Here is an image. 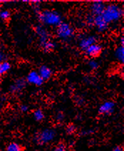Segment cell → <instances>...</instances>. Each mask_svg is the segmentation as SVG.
Instances as JSON below:
<instances>
[{
    "label": "cell",
    "mask_w": 124,
    "mask_h": 151,
    "mask_svg": "<svg viewBox=\"0 0 124 151\" xmlns=\"http://www.w3.org/2000/svg\"><path fill=\"white\" fill-rule=\"evenodd\" d=\"M106 5V4H105V2L101 1H96L91 2V4H90V7H89L91 16L96 17L101 15L103 10H104Z\"/></svg>",
    "instance_id": "ba28073f"
},
{
    "label": "cell",
    "mask_w": 124,
    "mask_h": 151,
    "mask_svg": "<svg viewBox=\"0 0 124 151\" xmlns=\"http://www.w3.org/2000/svg\"><path fill=\"white\" fill-rule=\"evenodd\" d=\"M120 46H124V38H123V37H121L120 38Z\"/></svg>",
    "instance_id": "484cf974"
},
{
    "label": "cell",
    "mask_w": 124,
    "mask_h": 151,
    "mask_svg": "<svg viewBox=\"0 0 124 151\" xmlns=\"http://www.w3.org/2000/svg\"><path fill=\"white\" fill-rule=\"evenodd\" d=\"M56 36L59 39L63 42L69 41L74 36V29L70 24L67 22H62L58 27H56Z\"/></svg>",
    "instance_id": "277c9868"
},
{
    "label": "cell",
    "mask_w": 124,
    "mask_h": 151,
    "mask_svg": "<svg viewBox=\"0 0 124 151\" xmlns=\"http://www.w3.org/2000/svg\"><path fill=\"white\" fill-rule=\"evenodd\" d=\"M88 66L91 70H96L99 67V63L95 59H91L88 61Z\"/></svg>",
    "instance_id": "d6986e66"
},
{
    "label": "cell",
    "mask_w": 124,
    "mask_h": 151,
    "mask_svg": "<svg viewBox=\"0 0 124 151\" xmlns=\"http://www.w3.org/2000/svg\"><path fill=\"white\" fill-rule=\"evenodd\" d=\"M76 130V127L74 126V125H68L66 128V131L67 133H69V134H71V133H74Z\"/></svg>",
    "instance_id": "7402d4cb"
},
{
    "label": "cell",
    "mask_w": 124,
    "mask_h": 151,
    "mask_svg": "<svg viewBox=\"0 0 124 151\" xmlns=\"http://www.w3.org/2000/svg\"><path fill=\"white\" fill-rule=\"evenodd\" d=\"M11 17V12L6 9H0V19L2 21H8Z\"/></svg>",
    "instance_id": "ac0fdd59"
},
{
    "label": "cell",
    "mask_w": 124,
    "mask_h": 151,
    "mask_svg": "<svg viewBox=\"0 0 124 151\" xmlns=\"http://www.w3.org/2000/svg\"><path fill=\"white\" fill-rule=\"evenodd\" d=\"M56 136V131L53 128H44L37 133L34 137L36 143L44 145L50 143L54 140Z\"/></svg>",
    "instance_id": "3957f363"
},
{
    "label": "cell",
    "mask_w": 124,
    "mask_h": 151,
    "mask_svg": "<svg viewBox=\"0 0 124 151\" xmlns=\"http://www.w3.org/2000/svg\"><path fill=\"white\" fill-rule=\"evenodd\" d=\"M5 151H23V147L16 142H11L6 145Z\"/></svg>",
    "instance_id": "2e32d148"
},
{
    "label": "cell",
    "mask_w": 124,
    "mask_h": 151,
    "mask_svg": "<svg viewBox=\"0 0 124 151\" xmlns=\"http://www.w3.org/2000/svg\"><path fill=\"white\" fill-rule=\"evenodd\" d=\"M19 109H20V111H22V113H27V112H28V111H29V108L27 105H25V104H22V105L20 106Z\"/></svg>",
    "instance_id": "cb8c5ba5"
},
{
    "label": "cell",
    "mask_w": 124,
    "mask_h": 151,
    "mask_svg": "<svg viewBox=\"0 0 124 151\" xmlns=\"http://www.w3.org/2000/svg\"><path fill=\"white\" fill-rule=\"evenodd\" d=\"M123 16V9L120 5L114 3L106 4L103 13L101 14V17L103 20L108 24L119 21Z\"/></svg>",
    "instance_id": "7a4b0ae2"
},
{
    "label": "cell",
    "mask_w": 124,
    "mask_h": 151,
    "mask_svg": "<svg viewBox=\"0 0 124 151\" xmlns=\"http://www.w3.org/2000/svg\"><path fill=\"white\" fill-rule=\"evenodd\" d=\"M93 26L96 27V29L99 32H104L108 29V24L103 20V19L100 16L94 17V20H93Z\"/></svg>",
    "instance_id": "8fae6325"
},
{
    "label": "cell",
    "mask_w": 124,
    "mask_h": 151,
    "mask_svg": "<svg viewBox=\"0 0 124 151\" xmlns=\"http://www.w3.org/2000/svg\"><path fill=\"white\" fill-rule=\"evenodd\" d=\"M54 151H67V147L63 143H59L54 147Z\"/></svg>",
    "instance_id": "ffe728a7"
},
{
    "label": "cell",
    "mask_w": 124,
    "mask_h": 151,
    "mask_svg": "<svg viewBox=\"0 0 124 151\" xmlns=\"http://www.w3.org/2000/svg\"><path fill=\"white\" fill-rule=\"evenodd\" d=\"M26 87V80L22 79H17L15 81L14 83L10 86L9 87V91L10 92L14 93H16L21 92L24 88Z\"/></svg>",
    "instance_id": "4fadbf2b"
},
{
    "label": "cell",
    "mask_w": 124,
    "mask_h": 151,
    "mask_svg": "<svg viewBox=\"0 0 124 151\" xmlns=\"http://www.w3.org/2000/svg\"><path fill=\"white\" fill-rule=\"evenodd\" d=\"M35 32L36 34H37L38 37H39V45L41 46H42L44 44H46V42L51 40L49 32L44 27V26L41 24L37 25L35 28Z\"/></svg>",
    "instance_id": "8992f818"
},
{
    "label": "cell",
    "mask_w": 124,
    "mask_h": 151,
    "mask_svg": "<svg viewBox=\"0 0 124 151\" xmlns=\"http://www.w3.org/2000/svg\"><path fill=\"white\" fill-rule=\"evenodd\" d=\"M6 59H7V56L5 54L4 51L0 50V63L6 61Z\"/></svg>",
    "instance_id": "603a6c76"
},
{
    "label": "cell",
    "mask_w": 124,
    "mask_h": 151,
    "mask_svg": "<svg viewBox=\"0 0 124 151\" xmlns=\"http://www.w3.org/2000/svg\"><path fill=\"white\" fill-rule=\"evenodd\" d=\"M44 117H45V114L41 109H37L34 111L33 118L36 121H42L44 119Z\"/></svg>",
    "instance_id": "e0dca14e"
},
{
    "label": "cell",
    "mask_w": 124,
    "mask_h": 151,
    "mask_svg": "<svg viewBox=\"0 0 124 151\" xmlns=\"http://www.w3.org/2000/svg\"><path fill=\"white\" fill-rule=\"evenodd\" d=\"M115 57L117 61L123 64L124 63V46H119L115 50Z\"/></svg>",
    "instance_id": "5bb4252c"
},
{
    "label": "cell",
    "mask_w": 124,
    "mask_h": 151,
    "mask_svg": "<svg viewBox=\"0 0 124 151\" xmlns=\"http://www.w3.org/2000/svg\"><path fill=\"white\" fill-rule=\"evenodd\" d=\"M116 104L113 101H106L103 102L99 109L100 115H111L114 112Z\"/></svg>",
    "instance_id": "52a82bcc"
},
{
    "label": "cell",
    "mask_w": 124,
    "mask_h": 151,
    "mask_svg": "<svg viewBox=\"0 0 124 151\" xmlns=\"http://www.w3.org/2000/svg\"><path fill=\"white\" fill-rule=\"evenodd\" d=\"M97 43V37L94 35L81 36L79 39V47L84 52L89 46Z\"/></svg>",
    "instance_id": "5b68a950"
},
{
    "label": "cell",
    "mask_w": 124,
    "mask_h": 151,
    "mask_svg": "<svg viewBox=\"0 0 124 151\" xmlns=\"http://www.w3.org/2000/svg\"><path fill=\"white\" fill-rule=\"evenodd\" d=\"M111 151H123V148L122 146H119V145H118V146L113 147Z\"/></svg>",
    "instance_id": "d4e9b609"
},
{
    "label": "cell",
    "mask_w": 124,
    "mask_h": 151,
    "mask_svg": "<svg viewBox=\"0 0 124 151\" xmlns=\"http://www.w3.org/2000/svg\"><path fill=\"white\" fill-rule=\"evenodd\" d=\"M12 68V65L10 62L7 61H3L0 63V76H4L10 71Z\"/></svg>",
    "instance_id": "9a60e30c"
},
{
    "label": "cell",
    "mask_w": 124,
    "mask_h": 151,
    "mask_svg": "<svg viewBox=\"0 0 124 151\" xmlns=\"http://www.w3.org/2000/svg\"><path fill=\"white\" fill-rule=\"evenodd\" d=\"M64 118H65L64 114H63V113H61V112L58 113L56 115V120L58 122H59V123H60V122L63 121V120H64Z\"/></svg>",
    "instance_id": "44dd1931"
},
{
    "label": "cell",
    "mask_w": 124,
    "mask_h": 151,
    "mask_svg": "<svg viewBox=\"0 0 124 151\" xmlns=\"http://www.w3.org/2000/svg\"><path fill=\"white\" fill-rule=\"evenodd\" d=\"M37 72L44 81L49 80L53 75L51 68L46 65H41Z\"/></svg>",
    "instance_id": "7c38bea8"
},
{
    "label": "cell",
    "mask_w": 124,
    "mask_h": 151,
    "mask_svg": "<svg viewBox=\"0 0 124 151\" xmlns=\"http://www.w3.org/2000/svg\"><path fill=\"white\" fill-rule=\"evenodd\" d=\"M38 19L43 26L57 27L63 22L61 14L56 10L45 9L40 12Z\"/></svg>",
    "instance_id": "6da1fadb"
},
{
    "label": "cell",
    "mask_w": 124,
    "mask_h": 151,
    "mask_svg": "<svg viewBox=\"0 0 124 151\" xmlns=\"http://www.w3.org/2000/svg\"><path fill=\"white\" fill-rule=\"evenodd\" d=\"M2 3H3V2H2V1H0V6H1V4H2Z\"/></svg>",
    "instance_id": "4316f807"
},
{
    "label": "cell",
    "mask_w": 124,
    "mask_h": 151,
    "mask_svg": "<svg viewBox=\"0 0 124 151\" xmlns=\"http://www.w3.org/2000/svg\"><path fill=\"white\" fill-rule=\"evenodd\" d=\"M102 46L101 44L96 43L89 46L84 53L89 57H96L102 52Z\"/></svg>",
    "instance_id": "30bf717a"
},
{
    "label": "cell",
    "mask_w": 124,
    "mask_h": 151,
    "mask_svg": "<svg viewBox=\"0 0 124 151\" xmlns=\"http://www.w3.org/2000/svg\"><path fill=\"white\" fill-rule=\"evenodd\" d=\"M26 81L27 83L32 84V85L36 86H41L44 82L38 73V72L36 71H32L29 72L27 76Z\"/></svg>",
    "instance_id": "9c48e42d"
}]
</instances>
